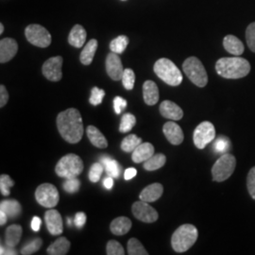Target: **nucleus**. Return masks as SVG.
<instances>
[{"mask_svg":"<svg viewBox=\"0 0 255 255\" xmlns=\"http://www.w3.org/2000/svg\"><path fill=\"white\" fill-rule=\"evenodd\" d=\"M57 128L64 140L70 144H77L83 135V123L80 111L69 108L57 117Z\"/></svg>","mask_w":255,"mask_h":255,"instance_id":"f257e3e1","label":"nucleus"},{"mask_svg":"<svg viewBox=\"0 0 255 255\" xmlns=\"http://www.w3.org/2000/svg\"><path fill=\"white\" fill-rule=\"evenodd\" d=\"M216 70L225 79L237 80L246 77L251 71V64L239 56L231 58H221L216 64Z\"/></svg>","mask_w":255,"mask_h":255,"instance_id":"f03ea898","label":"nucleus"},{"mask_svg":"<svg viewBox=\"0 0 255 255\" xmlns=\"http://www.w3.org/2000/svg\"><path fill=\"white\" fill-rule=\"evenodd\" d=\"M199 233L192 224H183L174 232L171 245L176 253L187 252L197 241Z\"/></svg>","mask_w":255,"mask_h":255,"instance_id":"7ed1b4c3","label":"nucleus"},{"mask_svg":"<svg viewBox=\"0 0 255 255\" xmlns=\"http://www.w3.org/2000/svg\"><path fill=\"white\" fill-rule=\"evenodd\" d=\"M154 72L163 82L170 86H178L182 82V72L172 61L162 58L154 64Z\"/></svg>","mask_w":255,"mask_h":255,"instance_id":"20e7f679","label":"nucleus"},{"mask_svg":"<svg viewBox=\"0 0 255 255\" xmlns=\"http://www.w3.org/2000/svg\"><path fill=\"white\" fill-rule=\"evenodd\" d=\"M84 168L83 162L80 156L70 153L65 155L56 164L55 172L56 174L64 179L76 178L80 174H82Z\"/></svg>","mask_w":255,"mask_h":255,"instance_id":"39448f33","label":"nucleus"},{"mask_svg":"<svg viewBox=\"0 0 255 255\" xmlns=\"http://www.w3.org/2000/svg\"><path fill=\"white\" fill-rule=\"evenodd\" d=\"M182 70L187 78L198 87H205L208 83L207 72L201 61L196 57H189L182 64Z\"/></svg>","mask_w":255,"mask_h":255,"instance_id":"423d86ee","label":"nucleus"},{"mask_svg":"<svg viewBox=\"0 0 255 255\" xmlns=\"http://www.w3.org/2000/svg\"><path fill=\"white\" fill-rule=\"evenodd\" d=\"M237 166V160L235 156L229 153L222 155L215 163L212 168L213 181L221 182L228 180L234 173Z\"/></svg>","mask_w":255,"mask_h":255,"instance_id":"0eeeda50","label":"nucleus"},{"mask_svg":"<svg viewBox=\"0 0 255 255\" xmlns=\"http://www.w3.org/2000/svg\"><path fill=\"white\" fill-rule=\"evenodd\" d=\"M35 199L41 206L46 208H53L59 203L60 195L56 186L46 182L37 187Z\"/></svg>","mask_w":255,"mask_h":255,"instance_id":"6e6552de","label":"nucleus"},{"mask_svg":"<svg viewBox=\"0 0 255 255\" xmlns=\"http://www.w3.org/2000/svg\"><path fill=\"white\" fill-rule=\"evenodd\" d=\"M25 35L31 45L38 47L45 48L51 44V35L48 30L38 24L27 26L25 29Z\"/></svg>","mask_w":255,"mask_h":255,"instance_id":"1a4fd4ad","label":"nucleus"},{"mask_svg":"<svg viewBox=\"0 0 255 255\" xmlns=\"http://www.w3.org/2000/svg\"><path fill=\"white\" fill-rule=\"evenodd\" d=\"M215 138H216V128L209 121L201 122V124L194 130V134H193L194 144L200 149H203Z\"/></svg>","mask_w":255,"mask_h":255,"instance_id":"9d476101","label":"nucleus"},{"mask_svg":"<svg viewBox=\"0 0 255 255\" xmlns=\"http://www.w3.org/2000/svg\"><path fill=\"white\" fill-rule=\"evenodd\" d=\"M131 211L133 216L138 220L145 223H153L159 218L157 211L153 207H151L148 202L141 200L132 204Z\"/></svg>","mask_w":255,"mask_h":255,"instance_id":"9b49d317","label":"nucleus"},{"mask_svg":"<svg viewBox=\"0 0 255 255\" xmlns=\"http://www.w3.org/2000/svg\"><path fill=\"white\" fill-rule=\"evenodd\" d=\"M64 60L61 56L49 58L42 67L44 76L50 82H59L63 78L62 66Z\"/></svg>","mask_w":255,"mask_h":255,"instance_id":"f8f14e48","label":"nucleus"},{"mask_svg":"<svg viewBox=\"0 0 255 255\" xmlns=\"http://www.w3.org/2000/svg\"><path fill=\"white\" fill-rule=\"evenodd\" d=\"M45 221L48 232L52 236H60L64 232V223L61 214L57 210L46 211L45 214Z\"/></svg>","mask_w":255,"mask_h":255,"instance_id":"ddd939ff","label":"nucleus"},{"mask_svg":"<svg viewBox=\"0 0 255 255\" xmlns=\"http://www.w3.org/2000/svg\"><path fill=\"white\" fill-rule=\"evenodd\" d=\"M106 71L110 78L114 81L122 80L124 68L119 54L112 52L106 58Z\"/></svg>","mask_w":255,"mask_h":255,"instance_id":"4468645a","label":"nucleus"},{"mask_svg":"<svg viewBox=\"0 0 255 255\" xmlns=\"http://www.w3.org/2000/svg\"><path fill=\"white\" fill-rule=\"evenodd\" d=\"M18 51L17 42L12 38H4L0 41V63L10 61Z\"/></svg>","mask_w":255,"mask_h":255,"instance_id":"2eb2a0df","label":"nucleus"},{"mask_svg":"<svg viewBox=\"0 0 255 255\" xmlns=\"http://www.w3.org/2000/svg\"><path fill=\"white\" fill-rule=\"evenodd\" d=\"M163 131H164V136L166 137L168 142L174 146H178L182 144L184 139L182 128L173 121L166 122L163 128Z\"/></svg>","mask_w":255,"mask_h":255,"instance_id":"dca6fc26","label":"nucleus"},{"mask_svg":"<svg viewBox=\"0 0 255 255\" xmlns=\"http://www.w3.org/2000/svg\"><path fill=\"white\" fill-rule=\"evenodd\" d=\"M160 113L164 119H170L173 121L181 120L183 117L182 108L173 101H163L160 105Z\"/></svg>","mask_w":255,"mask_h":255,"instance_id":"f3484780","label":"nucleus"},{"mask_svg":"<svg viewBox=\"0 0 255 255\" xmlns=\"http://www.w3.org/2000/svg\"><path fill=\"white\" fill-rule=\"evenodd\" d=\"M164 193V187L161 183L155 182L147 185L139 195V199L146 202H154L158 201Z\"/></svg>","mask_w":255,"mask_h":255,"instance_id":"a211bd4d","label":"nucleus"},{"mask_svg":"<svg viewBox=\"0 0 255 255\" xmlns=\"http://www.w3.org/2000/svg\"><path fill=\"white\" fill-rule=\"evenodd\" d=\"M154 146L150 143H142L132 151L131 160L135 164L146 162L150 157L154 155Z\"/></svg>","mask_w":255,"mask_h":255,"instance_id":"6ab92c4d","label":"nucleus"},{"mask_svg":"<svg viewBox=\"0 0 255 255\" xmlns=\"http://www.w3.org/2000/svg\"><path fill=\"white\" fill-rule=\"evenodd\" d=\"M159 89L152 81H146L143 84V98L146 105L153 106L159 101Z\"/></svg>","mask_w":255,"mask_h":255,"instance_id":"aec40b11","label":"nucleus"},{"mask_svg":"<svg viewBox=\"0 0 255 255\" xmlns=\"http://www.w3.org/2000/svg\"><path fill=\"white\" fill-rule=\"evenodd\" d=\"M131 221L126 217H119L114 219L110 225L111 232L116 236H124L131 229Z\"/></svg>","mask_w":255,"mask_h":255,"instance_id":"412c9836","label":"nucleus"},{"mask_svg":"<svg viewBox=\"0 0 255 255\" xmlns=\"http://www.w3.org/2000/svg\"><path fill=\"white\" fill-rule=\"evenodd\" d=\"M86 37H87V34H86V30L84 29V27L81 25H76V26H74L69 33L68 43L74 47L80 48L85 44Z\"/></svg>","mask_w":255,"mask_h":255,"instance_id":"4be33fe9","label":"nucleus"},{"mask_svg":"<svg viewBox=\"0 0 255 255\" xmlns=\"http://www.w3.org/2000/svg\"><path fill=\"white\" fill-rule=\"evenodd\" d=\"M223 46L224 48L231 54L240 56L244 52V45L243 43L234 35H227L223 40Z\"/></svg>","mask_w":255,"mask_h":255,"instance_id":"5701e85b","label":"nucleus"},{"mask_svg":"<svg viewBox=\"0 0 255 255\" xmlns=\"http://www.w3.org/2000/svg\"><path fill=\"white\" fill-rule=\"evenodd\" d=\"M23 230L20 225L12 224L6 230L5 244L10 248H15L19 244Z\"/></svg>","mask_w":255,"mask_h":255,"instance_id":"b1692460","label":"nucleus"},{"mask_svg":"<svg viewBox=\"0 0 255 255\" xmlns=\"http://www.w3.org/2000/svg\"><path fill=\"white\" fill-rule=\"evenodd\" d=\"M0 210L4 211L7 214L8 218L10 219L18 218L22 212L21 204L16 200H5L1 201Z\"/></svg>","mask_w":255,"mask_h":255,"instance_id":"393cba45","label":"nucleus"},{"mask_svg":"<svg viewBox=\"0 0 255 255\" xmlns=\"http://www.w3.org/2000/svg\"><path fill=\"white\" fill-rule=\"evenodd\" d=\"M69 249L70 242L65 237H59L47 248L46 253L49 255H67Z\"/></svg>","mask_w":255,"mask_h":255,"instance_id":"a878e982","label":"nucleus"},{"mask_svg":"<svg viewBox=\"0 0 255 255\" xmlns=\"http://www.w3.org/2000/svg\"><path fill=\"white\" fill-rule=\"evenodd\" d=\"M87 136L89 138L93 146L99 148H106L108 146V142L105 136L101 133V130L95 126H89L87 128Z\"/></svg>","mask_w":255,"mask_h":255,"instance_id":"bb28decb","label":"nucleus"},{"mask_svg":"<svg viewBox=\"0 0 255 255\" xmlns=\"http://www.w3.org/2000/svg\"><path fill=\"white\" fill-rule=\"evenodd\" d=\"M97 49H98V41L96 39H92L82 49L81 57H80L81 63L84 65L91 64Z\"/></svg>","mask_w":255,"mask_h":255,"instance_id":"cd10ccee","label":"nucleus"},{"mask_svg":"<svg viewBox=\"0 0 255 255\" xmlns=\"http://www.w3.org/2000/svg\"><path fill=\"white\" fill-rule=\"evenodd\" d=\"M166 162V157L162 153L154 154L144 163V168L147 171H154L163 167Z\"/></svg>","mask_w":255,"mask_h":255,"instance_id":"c85d7f7f","label":"nucleus"},{"mask_svg":"<svg viewBox=\"0 0 255 255\" xmlns=\"http://www.w3.org/2000/svg\"><path fill=\"white\" fill-rule=\"evenodd\" d=\"M142 144V139L135 134H129L125 137L121 143V148L125 152H132L137 146Z\"/></svg>","mask_w":255,"mask_h":255,"instance_id":"c756f323","label":"nucleus"},{"mask_svg":"<svg viewBox=\"0 0 255 255\" xmlns=\"http://www.w3.org/2000/svg\"><path fill=\"white\" fill-rule=\"evenodd\" d=\"M128 42H129V40L127 36L120 35V36L117 37L116 39H114L110 43V49L112 50V52H115L117 54H121L126 50Z\"/></svg>","mask_w":255,"mask_h":255,"instance_id":"7c9ffc66","label":"nucleus"},{"mask_svg":"<svg viewBox=\"0 0 255 255\" xmlns=\"http://www.w3.org/2000/svg\"><path fill=\"white\" fill-rule=\"evenodd\" d=\"M101 164H103L104 168L106 169L107 174L113 178H119V163L110 157H102Z\"/></svg>","mask_w":255,"mask_h":255,"instance_id":"2f4dec72","label":"nucleus"},{"mask_svg":"<svg viewBox=\"0 0 255 255\" xmlns=\"http://www.w3.org/2000/svg\"><path fill=\"white\" fill-rule=\"evenodd\" d=\"M128 254L129 255H147L148 253L136 238H130L128 242Z\"/></svg>","mask_w":255,"mask_h":255,"instance_id":"473e14b6","label":"nucleus"},{"mask_svg":"<svg viewBox=\"0 0 255 255\" xmlns=\"http://www.w3.org/2000/svg\"><path fill=\"white\" fill-rule=\"evenodd\" d=\"M136 123V119L133 115L131 114H125L120 122V126H119V130L120 132H128L129 130L132 129V128L135 126Z\"/></svg>","mask_w":255,"mask_h":255,"instance_id":"72a5a7b5","label":"nucleus"},{"mask_svg":"<svg viewBox=\"0 0 255 255\" xmlns=\"http://www.w3.org/2000/svg\"><path fill=\"white\" fill-rule=\"evenodd\" d=\"M43 245V241L41 238H35L28 242L21 249V254L23 255H33L37 253Z\"/></svg>","mask_w":255,"mask_h":255,"instance_id":"f704fd0d","label":"nucleus"},{"mask_svg":"<svg viewBox=\"0 0 255 255\" xmlns=\"http://www.w3.org/2000/svg\"><path fill=\"white\" fill-rule=\"evenodd\" d=\"M14 185L13 180H11V178L9 175H1L0 177V191L1 194L5 197H8L10 194V188Z\"/></svg>","mask_w":255,"mask_h":255,"instance_id":"c9c22d12","label":"nucleus"},{"mask_svg":"<svg viewBox=\"0 0 255 255\" xmlns=\"http://www.w3.org/2000/svg\"><path fill=\"white\" fill-rule=\"evenodd\" d=\"M122 82H123V86L125 87V89H127L128 91L133 89L134 82H135V74L133 72V70H131L129 68L124 70V73L122 76Z\"/></svg>","mask_w":255,"mask_h":255,"instance_id":"e433bc0d","label":"nucleus"},{"mask_svg":"<svg viewBox=\"0 0 255 255\" xmlns=\"http://www.w3.org/2000/svg\"><path fill=\"white\" fill-rule=\"evenodd\" d=\"M103 164L101 163H95L91 166L89 171V180L92 182H98L101 180V175L103 173Z\"/></svg>","mask_w":255,"mask_h":255,"instance_id":"4c0bfd02","label":"nucleus"},{"mask_svg":"<svg viewBox=\"0 0 255 255\" xmlns=\"http://www.w3.org/2000/svg\"><path fill=\"white\" fill-rule=\"evenodd\" d=\"M230 145H231V143L227 137L220 136L216 140V142L214 144V147L218 153L224 154L230 148Z\"/></svg>","mask_w":255,"mask_h":255,"instance_id":"58836bf2","label":"nucleus"},{"mask_svg":"<svg viewBox=\"0 0 255 255\" xmlns=\"http://www.w3.org/2000/svg\"><path fill=\"white\" fill-rule=\"evenodd\" d=\"M107 255H125V251L119 242L116 240H110L107 244Z\"/></svg>","mask_w":255,"mask_h":255,"instance_id":"ea45409f","label":"nucleus"},{"mask_svg":"<svg viewBox=\"0 0 255 255\" xmlns=\"http://www.w3.org/2000/svg\"><path fill=\"white\" fill-rule=\"evenodd\" d=\"M246 40L248 46L255 53V22L247 27Z\"/></svg>","mask_w":255,"mask_h":255,"instance_id":"a19ab883","label":"nucleus"},{"mask_svg":"<svg viewBox=\"0 0 255 255\" xmlns=\"http://www.w3.org/2000/svg\"><path fill=\"white\" fill-rule=\"evenodd\" d=\"M64 190L67 193H76L79 191L80 187H81V182L76 178H70V179H66L65 182H64L63 185Z\"/></svg>","mask_w":255,"mask_h":255,"instance_id":"79ce46f5","label":"nucleus"},{"mask_svg":"<svg viewBox=\"0 0 255 255\" xmlns=\"http://www.w3.org/2000/svg\"><path fill=\"white\" fill-rule=\"evenodd\" d=\"M104 96H105V91H104V90L100 89V88H98V87H94V88L92 89L91 97H90V99H89V101H90V103H91L92 105L98 106V105H100L101 102H102V101H103Z\"/></svg>","mask_w":255,"mask_h":255,"instance_id":"37998d69","label":"nucleus"},{"mask_svg":"<svg viewBox=\"0 0 255 255\" xmlns=\"http://www.w3.org/2000/svg\"><path fill=\"white\" fill-rule=\"evenodd\" d=\"M247 187L251 197L255 201V166L253 167L248 174Z\"/></svg>","mask_w":255,"mask_h":255,"instance_id":"c03bdc74","label":"nucleus"},{"mask_svg":"<svg viewBox=\"0 0 255 255\" xmlns=\"http://www.w3.org/2000/svg\"><path fill=\"white\" fill-rule=\"evenodd\" d=\"M126 107H127V101L126 100H124L121 97L115 98V100H114V108H115V112L118 115L122 114V112L126 109Z\"/></svg>","mask_w":255,"mask_h":255,"instance_id":"a18cd8bd","label":"nucleus"},{"mask_svg":"<svg viewBox=\"0 0 255 255\" xmlns=\"http://www.w3.org/2000/svg\"><path fill=\"white\" fill-rule=\"evenodd\" d=\"M86 222V215L83 212H79L76 214L75 219H74V223L76 227L79 229H82Z\"/></svg>","mask_w":255,"mask_h":255,"instance_id":"49530a36","label":"nucleus"},{"mask_svg":"<svg viewBox=\"0 0 255 255\" xmlns=\"http://www.w3.org/2000/svg\"><path fill=\"white\" fill-rule=\"evenodd\" d=\"M9 101V93L4 85L0 86V107H4Z\"/></svg>","mask_w":255,"mask_h":255,"instance_id":"de8ad7c7","label":"nucleus"},{"mask_svg":"<svg viewBox=\"0 0 255 255\" xmlns=\"http://www.w3.org/2000/svg\"><path fill=\"white\" fill-rule=\"evenodd\" d=\"M0 255H17L16 251L14 250V248H10L8 247L7 245L4 247L3 245H1V252H0Z\"/></svg>","mask_w":255,"mask_h":255,"instance_id":"09e8293b","label":"nucleus"},{"mask_svg":"<svg viewBox=\"0 0 255 255\" xmlns=\"http://www.w3.org/2000/svg\"><path fill=\"white\" fill-rule=\"evenodd\" d=\"M137 170L135 168H133V167H128L126 169V171H125V173H124V179L126 180V181H129V180H131L132 178H134L135 176H136Z\"/></svg>","mask_w":255,"mask_h":255,"instance_id":"8fccbe9b","label":"nucleus"},{"mask_svg":"<svg viewBox=\"0 0 255 255\" xmlns=\"http://www.w3.org/2000/svg\"><path fill=\"white\" fill-rule=\"evenodd\" d=\"M41 223H42V221H41L40 218L34 217V218L32 219V221H31V229H32L34 232H38V231L40 230V227H41Z\"/></svg>","mask_w":255,"mask_h":255,"instance_id":"3c124183","label":"nucleus"},{"mask_svg":"<svg viewBox=\"0 0 255 255\" xmlns=\"http://www.w3.org/2000/svg\"><path fill=\"white\" fill-rule=\"evenodd\" d=\"M103 185H104V187L105 188H107V189H111L112 187H113V185H114V180H113V177H107V178H105L104 179V181H103Z\"/></svg>","mask_w":255,"mask_h":255,"instance_id":"603ef678","label":"nucleus"},{"mask_svg":"<svg viewBox=\"0 0 255 255\" xmlns=\"http://www.w3.org/2000/svg\"><path fill=\"white\" fill-rule=\"evenodd\" d=\"M8 219H9V218H8L7 214H6L4 211L0 210V225H1V226H4V225L7 223Z\"/></svg>","mask_w":255,"mask_h":255,"instance_id":"864d4df0","label":"nucleus"},{"mask_svg":"<svg viewBox=\"0 0 255 255\" xmlns=\"http://www.w3.org/2000/svg\"><path fill=\"white\" fill-rule=\"evenodd\" d=\"M3 31H4V26H3V24L1 23V24H0V34H2Z\"/></svg>","mask_w":255,"mask_h":255,"instance_id":"5fc2aeb1","label":"nucleus"},{"mask_svg":"<svg viewBox=\"0 0 255 255\" xmlns=\"http://www.w3.org/2000/svg\"><path fill=\"white\" fill-rule=\"evenodd\" d=\"M71 221H72V220H71L70 218L67 219V224H68V226H71V225H72V222H71Z\"/></svg>","mask_w":255,"mask_h":255,"instance_id":"6e6d98bb","label":"nucleus"},{"mask_svg":"<svg viewBox=\"0 0 255 255\" xmlns=\"http://www.w3.org/2000/svg\"><path fill=\"white\" fill-rule=\"evenodd\" d=\"M122 1H125V0H122Z\"/></svg>","mask_w":255,"mask_h":255,"instance_id":"4d7b16f0","label":"nucleus"}]
</instances>
